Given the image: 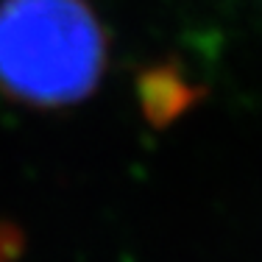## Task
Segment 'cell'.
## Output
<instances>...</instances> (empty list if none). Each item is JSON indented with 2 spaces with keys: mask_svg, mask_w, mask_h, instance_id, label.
<instances>
[{
  "mask_svg": "<svg viewBox=\"0 0 262 262\" xmlns=\"http://www.w3.org/2000/svg\"><path fill=\"white\" fill-rule=\"evenodd\" d=\"M103 59V31L84 0H0V90L17 103L84 101Z\"/></svg>",
  "mask_w": 262,
  "mask_h": 262,
  "instance_id": "1",
  "label": "cell"
},
{
  "mask_svg": "<svg viewBox=\"0 0 262 262\" xmlns=\"http://www.w3.org/2000/svg\"><path fill=\"white\" fill-rule=\"evenodd\" d=\"M140 98H142V109H145L148 120L157 123V126H165V123L176 120L187 106H192L195 95H192L190 81L176 67L162 64L142 73Z\"/></svg>",
  "mask_w": 262,
  "mask_h": 262,
  "instance_id": "2",
  "label": "cell"
}]
</instances>
